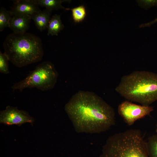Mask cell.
Here are the masks:
<instances>
[{"label": "cell", "instance_id": "cell-12", "mask_svg": "<svg viewBox=\"0 0 157 157\" xmlns=\"http://www.w3.org/2000/svg\"><path fill=\"white\" fill-rule=\"evenodd\" d=\"M37 3L40 6L44 7L46 9L51 11L61 9L70 10V9L66 8L62 5V3L68 1L69 0H35Z\"/></svg>", "mask_w": 157, "mask_h": 157}, {"label": "cell", "instance_id": "cell-5", "mask_svg": "<svg viewBox=\"0 0 157 157\" xmlns=\"http://www.w3.org/2000/svg\"><path fill=\"white\" fill-rule=\"evenodd\" d=\"M58 73L53 64L44 61L24 79L15 83L11 88L13 90L22 91L26 88H35L43 91L52 89L57 81Z\"/></svg>", "mask_w": 157, "mask_h": 157}, {"label": "cell", "instance_id": "cell-13", "mask_svg": "<svg viewBox=\"0 0 157 157\" xmlns=\"http://www.w3.org/2000/svg\"><path fill=\"white\" fill-rule=\"evenodd\" d=\"M12 16L10 11L3 7L0 9V31H2L6 27H8L9 23Z\"/></svg>", "mask_w": 157, "mask_h": 157}, {"label": "cell", "instance_id": "cell-17", "mask_svg": "<svg viewBox=\"0 0 157 157\" xmlns=\"http://www.w3.org/2000/svg\"><path fill=\"white\" fill-rule=\"evenodd\" d=\"M136 1L139 6L146 10L152 6H157V0H138Z\"/></svg>", "mask_w": 157, "mask_h": 157}, {"label": "cell", "instance_id": "cell-3", "mask_svg": "<svg viewBox=\"0 0 157 157\" xmlns=\"http://www.w3.org/2000/svg\"><path fill=\"white\" fill-rule=\"evenodd\" d=\"M3 46L9 61L19 67L40 61L44 55L41 39L28 33L9 34Z\"/></svg>", "mask_w": 157, "mask_h": 157}, {"label": "cell", "instance_id": "cell-19", "mask_svg": "<svg viewBox=\"0 0 157 157\" xmlns=\"http://www.w3.org/2000/svg\"><path fill=\"white\" fill-rule=\"evenodd\" d=\"M156 132L157 133V127L156 129Z\"/></svg>", "mask_w": 157, "mask_h": 157}, {"label": "cell", "instance_id": "cell-1", "mask_svg": "<svg viewBox=\"0 0 157 157\" xmlns=\"http://www.w3.org/2000/svg\"><path fill=\"white\" fill-rule=\"evenodd\" d=\"M65 110L78 133H100L115 124L113 108L92 92L79 91L65 104Z\"/></svg>", "mask_w": 157, "mask_h": 157}, {"label": "cell", "instance_id": "cell-11", "mask_svg": "<svg viewBox=\"0 0 157 157\" xmlns=\"http://www.w3.org/2000/svg\"><path fill=\"white\" fill-rule=\"evenodd\" d=\"M60 16L55 14L51 18L47 26L48 35H57L58 33L63 28Z\"/></svg>", "mask_w": 157, "mask_h": 157}, {"label": "cell", "instance_id": "cell-4", "mask_svg": "<svg viewBox=\"0 0 157 157\" xmlns=\"http://www.w3.org/2000/svg\"><path fill=\"white\" fill-rule=\"evenodd\" d=\"M99 157H149L141 131L130 129L109 137Z\"/></svg>", "mask_w": 157, "mask_h": 157}, {"label": "cell", "instance_id": "cell-7", "mask_svg": "<svg viewBox=\"0 0 157 157\" xmlns=\"http://www.w3.org/2000/svg\"><path fill=\"white\" fill-rule=\"evenodd\" d=\"M34 120V118L26 112L9 106H7L0 113V123L8 125H20L26 123H32Z\"/></svg>", "mask_w": 157, "mask_h": 157}, {"label": "cell", "instance_id": "cell-15", "mask_svg": "<svg viewBox=\"0 0 157 157\" xmlns=\"http://www.w3.org/2000/svg\"><path fill=\"white\" fill-rule=\"evenodd\" d=\"M149 157H157V133L149 138L146 142Z\"/></svg>", "mask_w": 157, "mask_h": 157}, {"label": "cell", "instance_id": "cell-10", "mask_svg": "<svg viewBox=\"0 0 157 157\" xmlns=\"http://www.w3.org/2000/svg\"><path fill=\"white\" fill-rule=\"evenodd\" d=\"M51 11L45 9L40 10L31 16V19L34 21L38 29L42 31L47 29L49 21L51 19Z\"/></svg>", "mask_w": 157, "mask_h": 157}, {"label": "cell", "instance_id": "cell-18", "mask_svg": "<svg viewBox=\"0 0 157 157\" xmlns=\"http://www.w3.org/2000/svg\"><path fill=\"white\" fill-rule=\"evenodd\" d=\"M157 22V18L151 22L140 25L139 26V27L140 28H143L146 27H149L151 26V25Z\"/></svg>", "mask_w": 157, "mask_h": 157}, {"label": "cell", "instance_id": "cell-14", "mask_svg": "<svg viewBox=\"0 0 157 157\" xmlns=\"http://www.w3.org/2000/svg\"><path fill=\"white\" fill-rule=\"evenodd\" d=\"M72 12V18L75 23H79L83 21L86 15V10L83 5L70 9Z\"/></svg>", "mask_w": 157, "mask_h": 157}, {"label": "cell", "instance_id": "cell-2", "mask_svg": "<svg viewBox=\"0 0 157 157\" xmlns=\"http://www.w3.org/2000/svg\"><path fill=\"white\" fill-rule=\"evenodd\" d=\"M115 90L128 101L149 106L157 101V74L133 72L122 76Z\"/></svg>", "mask_w": 157, "mask_h": 157}, {"label": "cell", "instance_id": "cell-16", "mask_svg": "<svg viewBox=\"0 0 157 157\" xmlns=\"http://www.w3.org/2000/svg\"><path fill=\"white\" fill-rule=\"evenodd\" d=\"M8 59L4 53L0 51V72L4 74L9 73L8 61Z\"/></svg>", "mask_w": 157, "mask_h": 157}, {"label": "cell", "instance_id": "cell-9", "mask_svg": "<svg viewBox=\"0 0 157 157\" xmlns=\"http://www.w3.org/2000/svg\"><path fill=\"white\" fill-rule=\"evenodd\" d=\"M31 16L15 15L12 16L8 27L13 33L22 34L26 32L29 26Z\"/></svg>", "mask_w": 157, "mask_h": 157}, {"label": "cell", "instance_id": "cell-8", "mask_svg": "<svg viewBox=\"0 0 157 157\" xmlns=\"http://www.w3.org/2000/svg\"><path fill=\"white\" fill-rule=\"evenodd\" d=\"M10 10L12 16L26 15L31 16L41 10L35 0H17L13 1Z\"/></svg>", "mask_w": 157, "mask_h": 157}, {"label": "cell", "instance_id": "cell-6", "mask_svg": "<svg viewBox=\"0 0 157 157\" xmlns=\"http://www.w3.org/2000/svg\"><path fill=\"white\" fill-rule=\"evenodd\" d=\"M153 110V107L150 106L138 105L128 100L122 102L118 108L119 114L129 126L149 115Z\"/></svg>", "mask_w": 157, "mask_h": 157}]
</instances>
